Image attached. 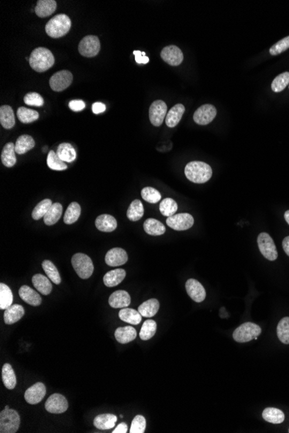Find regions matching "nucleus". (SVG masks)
Here are the masks:
<instances>
[{
    "label": "nucleus",
    "instance_id": "nucleus-48",
    "mask_svg": "<svg viewBox=\"0 0 289 433\" xmlns=\"http://www.w3.org/2000/svg\"><path fill=\"white\" fill-rule=\"evenodd\" d=\"M160 210L162 215L170 217L171 215H174L178 210V203L171 198H165L161 201Z\"/></svg>",
    "mask_w": 289,
    "mask_h": 433
},
{
    "label": "nucleus",
    "instance_id": "nucleus-30",
    "mask_svg": "<svg viewBox=\"0 0 289 433\" xmlns=\"http://www.w3.org/2000/svg\"><path fill=\"white\" fill-rule=\"evenodd\" d=\"M1 161L4 166L11 168L14 166L17 162L16 157V151H15V145L13 143H7L2 151L1 153Z\"/></svg>",
    "mask_w": 289,
    "mask_h": 433
},
{
    "label": "nucleus",
    "instance_id": "nucleus-2",
    "mask_svg": "<svg viewBox=\"0 0 289 433\" xmlns=\"http://www.w3.org/2000/svg\"><path fill=\"white\" fill-rule=\"evenodd\" d=\"M29 62L33 70L42 73L52 68L55 63V57L49 49L39 47L32 51Z\"/></svg>",
    "mask_w": 289,
    "mask_h": 433
},
{
    "label": "nucleus",
    "instance_id": "nucleus-20",
    "mask_svg": "<svg viewBox=\"0 0 289 433\" xmlns=\"http://www.w3.org/2000/svg\"><path fill=\"white\" fill-rule=\"evenodd\" d=\"M95 227L101 232H113L117 228V221L110 215H99L95 220Z\"/></svg>",
    "mask_w": 289,
    "mask_h": 433
},
{
    "label": "nucleus",
    "instance_id": "nucleus-25",
    "mask_svg": "<svg viewBox=\"0 0 289 433\" xmlns=\"http://www.w3.org/2000/svg\"><path fill=\"white\" fill-rule=\"evenodd\" d=\"M115 336L117 342L122 344H125L135 339L137 332L136 329L132 326H125V327H120L116 329Z\"/></svg>",
    "mask_w": 289,
    "mask_h": 433
},
{
    "label": "nucleus",
    "instance_id": "nucleus-9",
    "mask_svg": "<svg viewBox=\"0 0 289 433\" xmlns=\"http://www.w3.org/2000/svg\"><path fill=\"white\" fill-rule=\"evenodd\" d=\"M73 81V75L68 70H62L54 74L49 79V86L55 92L65 90Z\"/></svg>",
    "mask_w": 289,
    "mask_h": 433
},
{
    "label": "nucleus",
    "instance_id": "nucleus-1",
    "mask_svg": "<svg viewBox=\"0 0 289 433\" xmlns=\"http://www.w3.org/2000/svg\"><path fill=\"white\" fill-rule=\"evenodd\" d=\"M185 174L192 183L205 184L212 177V169L205 162L192 161L185 166Z\"/></svg>",
    "mask_w": 289,
    "mask_h": 433
},
{
    "label": "nucleus",
    "instance_id": "nucleus-23",
    "mask_svg": "<svg viewBox=\"0 0 289 433\" xmlns=\"http://www.w3.org/2000/svg\"><path fill=\"white\" fill-rule=\"evenodd\" d=\"M116 422V416L111 413H104L94 418V426L99 430H110L115 427Z\"/></svg>",
    "mask_w": 289,
    "mask_h": 433
},
{
    "label": "nucleus",
    "instance_id": "nucleus-27",
    "mask_svg": "<svg viewBox=\"0 0 289 433\" xmlns=\"http://www.w3.org/2000/svg\"><path fill=\"white\" fill-rule=\"evenodd\" d=\"M125 277V271L124 269H115L110 271L105 274L103 277V282L105 285L108 287H115L119 284H121L123 279Z\"/></svg>",
    "mask_w": 289,
    "mask_h": 433
},
{
    "label": "nucleus",
    "instance_id": "nucleus-7",
    "mask_svg": "<svg viewBox=\"0 0 289 433\" xmlns=\"http://www.w3.org/2000/svg\"><path fill=\"white\" fill-rule=\"evenodd\" d=\"M257 244L261 254L270 261H274L278 258L275 242L267 233H261L257 238Z\"/></svg>",
    "mask_w": 289,
    "mask_h": 433
},
{
    "label": "nucleus",
    "instance_id": "nucleus-58",
    "mask_svg": "<svg viewBox=\"0 0 289 433\" xmlns=\"http://www.w3.org/2000/svg\"><path fill=\"white\" fill-rule=\"evenodd\" d=\"M284 217H285L286 222H288V224H289V210H287L285 212Z\"/></svg>",
    "mask_w": 289,
    "mask_h": 433
},
{
    "label": "nucleus",
    "instance_id": "nucleus-55",
    "mask_svg": "<svg viewBox=\"0 0 289 433\" xmlns=\"http://www.w3.org/2000/svg\"><path fill=\"white\" fill-rule=\"evenodd\" d=\"M106 110V106L101 102H96L92 106V111L95 115H99Z\"/></svg>",
    "mask_w": 289,
    "mask_h": 433
},
{
    "label": "nucleus",
    "instance_id": "nucleus-32",
    "mask_svg": "<svg viewBox=\"0 0 289 433\" xmlns=\"http://www.w3.org/2000/svg\"><path fill=\"white\" fill-rule=\"evenodd\" d=\"M56 154L63 162L68 163H71L77 158V152L70 143L61 144L57 148Z\"/></svg>",
    "mask_w": 289,
    "mask_h": 433
},
{
    "label": "nucleus",
    "instance_id": "nucleus-38",
    "mask_svg": "<svg viewBox=\"0 0 289 433\" xmlns=\"http://www.w3.org/2000/svg\"><path fill=\"white\" fill-rule=\"evenodd\" d=\"M144 212L145 210H144L142 202L137 199V200L132 201V203L129 206L126 216L130 221L137 222L142 218Z\"/></svg>",
    "mask_w": 289,
    "mask_h": 433
},
{
    "label": "nucleus",
    "instance_id": "nucleus-17",
    "mask_svg": "<svg viewBox=\"0 0 289 433\" xmlns=\"http://www.w3.org/2000/svg\"><path fill=\"white\" fill-rule=\"evenodd\" d=\"M127 260H128L127 253L125 250L120 247H115L113 249L109 250L105 257L106 264L109 267H120L126 263Z\"/></svg>",
    "mask_w": 289,
    "mask_h": 433
},
{
    "label": "nucleus",
    "instance_id": "nucleus-59",
    "mask_svg": "<svg viewBox=\"0 0 289 433\" xmlns=\"http://www.w3.org/2000/svg\"><path fill=\"white\" fill-rule=\"evenodd\" d=\"M4 409H6V410H7V409H10V407H9V405H5V407H4Z\"/></svg>",
    "mask_w": 289,
    "mask_h": 433
},
{
    "label": "nucleus",
    "instance_id": "nucleus-14",
    "mask_svg": "<svg viewBox=\"0 0 289 433\" xmlns=\"http://www.w3.org/2000/svg\"><path fill=\"white\" fill-rule=\"evenodd\" d=\"M161 58L171 66H178L183 63L184 55L181 49L175 45L166 46L162 49Z\"/></svg>",
    "mask_w": 289,
    "mask_h": 433
},
{
    "label": "nucleus",
    "instance_id": "nucleus-10",
    "mask_svg": "<svg viewBox=\"0 0 289 433\" xmlns=\"http://www.w3.org/2000/svg\"><path fill=\"white\" fill-rule=\"evenodd\" d=\"M166 224L176 231H185L193 226L194 218L188 213H181L168 217Z\"/></svg>",
    "mask_w": 289,
    "mask_h": 433
},
{
    "label": "nucleus",
    "instance_id": "nucleus-46",
    "mask_svg": "<svg viewBox=\"0 0 289 433\" xmlns=\"http://www.w3.org/2000/svg\"><path fill=\"white\" fill-rule=\"evenodd\" d=\"M277 336L282 343L289 344V317L286 316L279 322L277 325Z\"/></svg>",
    "mask_w": 289,
    "mask_h": 433
},
{
    "label": "nucleus",
    "instance_id": "nucleus-41",
    "mask_svg": "<svg viewBox=\"0 0 289 433\" xmlns=\"http://www.w3.org/2000/svg\"><path fill=\"white\" fill-rule=\"evenodd\" d=\"M157 330V323L152 319H148L143 323L142 328L139 332V337L143 341H147L154 337Z\"/></svg>",
    "mask_w": 289,
    "mask_h": 433
},
{
    "label": "nucleus",
    "instance_id": "nucleus-8",
    "mask_svg": "<svg viewBox=\"0 0 289 433\" xmlns=\"http://www.w3.org/2000/svg\"><path fill=\"white\" fill-rule=\"evenodd\" d=\"M79 53L85 57L97 56L101 49V42L95 36H87L82 39L78 46Z\"/></svg>",
    "mask_w": 289,
    "mask_h": 433
},
{
    "label": "nucleus",
    "instance_id": "nucleus-35",
    "mask_svg": "<svg viewBox=\"0 0 289 433\" xmlns=\"http://www.w3.org/2000/svg\"><path fill=\"white\" fill-rule=\"evenodd\" d=\"M2 380L5 388L9 390L14 389L17 385V377L11 364H4L2 368Z\"/></svg>",
    "mask_w": 289,
    "mask_h": 433
},
{
    "label": "nucleus",
    "instance_id": "nucleus-36",
    "mask_svg": "<svg viewBox=\"0 0 289 433\" xmlns=\"http://www.w3.org/2000/svg\"><path fill=\"white\" fill-rule=\"evenodd\" d=\"M63 214V206L59 202L53 203L51 208H49V211L47 212L45 216L43 217V221L47 226H52L56 224L59 221Z\"/></svg>",
    "mask_w": 289,
    "mask_h": 433
},
{
    "label": "nucleus",
    "instance_id": "nucleus-16",
    "mask_svg": "<svg viewBox=\"0 0 289 433\" xmlns=\"http://www.w3.org/2000/svg\"><path fill=\"white\" fill-rule=\"evenodd\" d=\"M185 288L190 298H192L193 301L201 303L206 299V289L199 281L190 278L185 284Z\"/></svg>",
    "mask_w": 289,
    "mask_h": 433
},
{
    "label": "nucleus",
    "instance_id": "nucleus-44",
    "mask_svg": "<svg viewBox=\"0 0 289 433\" xmlns=\"http://www.w3.org/2000/svg\"><path fill=\"white\" fill-rule=\"evenodd\" d=\"M47 164L49 167V169L53 170H65L68 169L65 162H63V160L60 158L58 155L55 153L54 151H50L48 157H47Z\"/></svg>",
    "mask_w": 289,
    "mask_h": 433
},
{
    "label": "nucleus",
    "instance_id": "nucleus-5",
    "mask_svg": "<svg viewBox=\"0 0 289 433\" xmlns=\"http://www.w3.org/2000/svg\"><path fill=\"white\" fill-rule=\"evenodd\" d=\"M71 263L77 275L83 279L90 277L94 273V265L92 260L84 253H76L72 257Z\"/></svg>",
    "mask_w": 289,
    "mask_h": 433
},
{
    "label": "nucleus",
    "instance_id": "nucleus-26",
    "mask_svg": "<svg viewBox=\"0 0 289 433\" xmlns=\"http://www.w3.org/2000/svg\"><path fill=\"white\" fill-rule=\"evenodd\" d=\"M49 277L42 274H36L32 277V283L36 289L42 295H49L52 291V284Z\"/></svg>",
    "mask_w": 289,
    "mask_h": 433
},
{
    "label": "nucleus",
    "instance_id": "nucleus-53",
    "mask_svg": "<svg viewBox=\"0 0 289 433\" xmlns=\"http://www.w3.org/2000/svg\"><path fill=\"white\" fill-rule=\"evenodd\" d=\"M133 55L135 56L136 63L139 64H147L149 63V58L146 56V53L139 50H134Z\"/></svg>",
    "mask_w": 289,
    "mask_h": 433
},
{
    "label": "nucleus",
    "instance_id": "nucleus-22",
    "mask_svg": "<svg viewBox=\"0 0 289 433\" xmlns=\"http://www.w3.org/2000/svg\"><path fill=\"white\" fill-rule=\"evenodd\" d=\"M4 311V322L9 325L18 322L25 315V309L20 305H12Z\"/></svg>",
    "mask_w": 289,
    "mask_h": 433
},
{
    "label": "nucleus",
    "instance_id": "nucleus-19",
    "mask_svg": "<svg viewBox=\"0 0 289 433\" xmlns=\"http://www.w3.org/2000/svg\"><path fill=\"white\" fill-rule=\"evenodd\" d=\"M20 298L32 306H39L42 304V298L39 293L28 285H23L18 291Z\"/></svg>",
    "mask_w": 289,
    "mask_h": 433
},
{
    "label": "nucleus",
    "instance_id": "nucleus-45",
    "mask_svg": "<svg viewBox=\"0 0 289 433\" xmlns=\"http://www.w3.org/2000/svg\"><path fill=\"white\" fill-rule=\"evenodd\" d=\"M52 204V201L50 199H44L42 201H40L32 211V218L34 220H40L41 218H43L47 214V212L49 211V208H51Z\"/></svg>",
    "mask_w": 289,
    "mask_h": 433
},
{
    "label": "nucleus",
    "instance_id": "nucleus-42",
    "mask_svg": "<svg viewBox=\"0 0 289 433\" xmlns=\"http://www.w3.org/2000/svg\"><path fill=\"white\" fill-rule=\"evenodd\" d=\"M42 267L43 271L45 272L47 277H49L54 284H59L61 283L62 279H61L59 272L57 270L56 266L50 260H44L42 262Z\"/></svg>",
    "mask_w": 289,
    "mask_h": 433
},
{
    "label": "nucleus",
    "instance_id": "nucleus-61",
    "mask_svg": "<svg viewBox=\"0 0 289 433\" xmlns=\"http://www.w3.org/2000/svg\"></svg>",
    "mask_w": 289,
    "mask_h": 433
},
{
    "label": "nucleus",
    "instance_id": "nucleus-49",
    "mask_svg": "<svg viewBox=\"0 0 289 433\" xmlns=\"http://www.w3.org/2000/svg\"><path fill=\"white\" fill-rule=\"evenodd\" d=\"M141 197L145 201L150 203H157L161 199V193L152 187L144 188L141 191Z\"/></svg>",
    "mask_w": 289,
    "mask_h": 433
},
{
    "label": "nucleus",
    "instance_id": "nucleus-34",
    "mask_svg": "<svg viewBox=\"0 0 289 433\" xmlns=\"http://www.w3.org/2000/svg\"><path fill=\"white\" fill-rule=\"evenodd\" d=\"M119 317L123 322H128L132 325H138L141 322L142 315L136 310L130 308H122L119 312Z\"/></svg>",
    "mask_w": 289,
    "mask_h": 433
},
{
    "label": "nucleus",
    "instance_id": "nucleus-40",
    "mask_svg": "<svg viewBox=\"0 0 289 433\" xmlns=\"http://www.w3.org/2000/svg\"><path fill=\"white\" fill-rule=\"evenodd\" d=\"M13 294L10 287L6 284H0V309L6 310L12 305Z\"/></svg>",
    "mask_w": 289,
    "mask_h": 433
},
{
    "label": "nucleus",
    "instance_id": "nucleus-6",
    "mask_svg": "<svg viewBox=\"0 0 289 433\" xmlns=\"http://www.w3.org/2000/svg\"><path fill=\"white\" fill-rule=\"evenodd\" d=\"M261 333L260 326L254 322H245L234 331L233 338L237 343H248L251 340L257 339Z\"/></svg>",
    "mask_w": 289,
    "mask_h": 433
},
{
    "label": "nucleus",
    "instance_id": "nucleus-15",
    "mask_svg": "<svg viewBox=\"0 0 289 433\" xmlns=\"http://www.w3.org/2000/svg\"><path fill=\"white\" fill-rule=\"evenodd\" d=\"M46 387L42 382H38L29 388L25 393V399L31 405H36L45 397Z\"/></svg>",
    "mask_w": 289,
    "mask_h": 433
},
{
    "label": "nucleus",
    "instance_id": "nucleus-29",
    "mask_svg": "<svg viewBox=\"0 0 289 433\" xmlns=\"http://www.w3.org/2000/svg\"><path fill=\"white\" fill-rule=\"evenodd\" d=\"M34 146H35V141L32 136L25 134L18 137L17 142L15 144V151L18 155H23L33 149Z\"/></svg>",
    "mask_w": 289,
    "mask_h": 433
},
{
    "label": "nucleus",
    "instance_id": "nucleus-28",
    "mask_svg": "<svg viewBox=\"0 0 289 433\" xmlns=\"http://www.w3.org/2000/svg\"><path fill=\"white\" fill-rule=\"evenodd\" d=\"M159 310H160V302L155 298H152L139 305L138 312L142 316L153 317L157 314Z\"/></svg>",
    "mask_w": 289,
    "mask_h": 433
},
{
    "label": "nucleus",
    "instance_id": "nucleus-50",
    "mask_svg": "<svg viewBox=\"0 0 289 433\" xmlns=\"http://www.w3.org/2000/svg\"><path fill=\"white\" fill-rule=\"evenodd\" d=\"M289 49V36L280 40L278 42L272 46L269 49V53L272 56H278L280 54Z\"/></svg>",
    "mask_w": 289,
    "mask_h": 433
},
{
    "label": "nucleus",
    "instance_id": "nucleus-4",
    "mask_svg": "<svg viewBox=\"0 0 289 433\" xmlns=\"http://www.w3.org/2000/svg\"><path fill=\"white\" fill-rule=\"evenodd\" d=\"M20 426V417L13 409H4L0 413V433H15Z\"/></svg>",
    "mask_w": 289,
    "mask_h": 433
},
{
    "label": "nucleus",
    "instance_id": "nucleus-3",
    "mask_svg": "<svg viewBox=\"0 0 289 433\" xmlns=\"http://www.w3.org/2000/svg\"><path fill=\"white\" fill-rule=\"evenodd\" d=\"M71 28V20L65 14L56 15L45 26L46 33L52 39H59L68 34Z\"/></svg>",
    "mask_w": 289,
    "mask_h": 433
},
{
    "label": "nucleus",
    "instance_id": "nucleus-13",
    "mask_svg": "<svg viewBox=\"0 0 289 433\" xmlns=\"http://www.w3.org/2000/svg\"><path fill=\"white\" fill-rule=\"evenodd\" d=\"M216 116V108L213 105L206 104L197 109L193 115V119L199 125H206L212 122Z\"/></svg>",
    "mask_w": 289,
    "mask_h": 433
},
{
    "label": "nucleus",
    "instance_id": "nucleus-43",
    "mask_svg": "<svg viewBox=\"0 0 289 433\" xmlns=\"http://www.w3.org/2000/svg\"><path fill=\"white\" fill-rule=\"evenodd\" d=\"M17 116L22 123L30 124L39 119V114L35 110L21 107L18 109Z\"/></svg>",
    "mask_w": 289,
    "mask_h": 433
},
{
    "label": "nucleus",
    "instance_id": "nucleus-54",
    "mask_svg": "<svg viewBox=\"0 0 289 433\" xmlns=\"http://www.w3.org/2000/svg\"><path fill=\"white\" fill-rule=\"evenodd\" d=\"M69 107L72 111L80 112L85 108V103H84V101H81V100H74L69 103Z\"/></svg>",
    "mask_w": 289,
    "mask_h": 433
},
{
    "label": "nucleus",
    "instance_id": "nucleus-60",
    "mask_svg": "<svg viewBox=\"0 0 289 433\" xmlns=\"http://www.w3.org/2000/svg\"></svg>",
    "mask_w": 289,
    "mask_h": 433
},
{
    "label": "nucleus",
    "instance_id": "nucleus-37",
    "mask_svg": "<svg viewBox=\"0 0 289 433\" xmlns=\"http://www.w3.org/2000/svg\"><path fill=\"white\" fill-rule=\"evenodd\" d=\"M262 418L268 423L278 425L285 420V414L282 411L274 407H268L262 412Z\"/></svg>",
    "mask_w": 289,
    "mask_h": 433
},
{
    "label": "nucleus",
    "instance_id": "nucleus-12",
    "mask_svg": "<svg viewBox=\"0 0 289 433\" xmlns=\"http://www.w3.org/2000/svg\"><path fill=\"white\" fill-rule=\"evenodd\" d=\"M68 408V400L63 395L60 394L50 395L45 403L46 411L54 414L63 413L66 412Z\"/></svg>",
    "mask_w": 289,
    "mask_h": 433
},
{
    "label": "nucleus",
    "instance_id": "nucleus-11",
    "mask_svg": "<svg viewBox=\"0 0 289 433\" xmlns=\"http://www.w3.org/2000/svg\"><path fill=\"white\" fill-rule=\"evenodd\" d=\"M167 115V106L163 101H155L149 108V118L154 126H161Z\"/></svg>",
    "mask_w": 289,
    "mask_h": 433
},
{
    "label": "nucleus",
    "instance_id": "nucleus-57",
    "mask_svg": "<svg viewBox=\"0 0 289 433\" xmlns=\"http://www.w3.org/2000/svg\"><path fill=\"white\" fill-rule=\"evenodd\" d=\"M282 246H283V249L285 251V253H287V255L289 256V236L286 237L285 239H283Z\"/></svg>",
    "mask_w": 289,
    "mask_h": 433
},
{
    "label": "nucleus",
    "instance_id": "nucleus-33",
    "mask_svg": "<svg viewBox=\"0 0 289 433\" xmlns=\"http://www.w3.org/2000/svg\"><path fill=\"white\" fill-rule=\"evenodd\" d=\"M144 230L150 236H162L165 233V227L156 219L149 218L144 222Z\"/></svg>",
    "mask_w": 289,
    "mask_h": 433
},
{
    "label": "nucleus",
    "instance_id": "nucleus-52",
    "mask_svg": "<svg viewBox=\"0 0 289 433\" xmlns=\"http://www.w3.org/2000/svg\"><path fill=\"white\" fill-rule=\"evenodd\" d=\"M24 101H25V104L28 105V106H33V107H42L44 104L43 98L35 92L26 94L24 98Z\"/></svg>",
    "mask_w": 289,
    "mask_h": 433
},
{
    "label": "nucleus",
    "instance_id": "nucleus-39",
    "mask_svg": "<svg viewBox=\"0 0 289 433\" xmlns=\"http://www.w3.org/2000/svg\"><path fill=\"white\" fill-rule=\"evenodd\" d=\"M81 211L82 210H81V206L79 203H77L76 201L71 202L70 206L67 208L65 215L63 217V221L65 222V224L71 225L77 222L80 217Z\"/></svg>",
    "mask_w": 289,
    "mask_h": 433
},
{
    "label": "nucleus",
    "instance_id": "nucleus-47",
    "mask_svg": "<svg viewBox=\"0 0 289 433\" xmlns=\"http://www.w3.org/2000/svg\"><path fill=\"white\" fill-rule=\"evenodd\" d=\"M289 85V72L279 75L272 82L271 88L275 93H281Z\"/></svg>",
    "mask_w": 289,
    "mask_h": 433
},
{
    "label": "nucleus",
    "instance_id": "nucleus-21",
    "mask_svg": "<svg viewBox=\"0 0 289 433\" xmlns=\"http://www.w3.org/2000/svg\"><path fill=\"white\" fill-rule=\"evenodd\" d=\"M185 108L184 105L177 104L170 109L165 117V124L168 127H175L181 120L185 114Z\"/></svg>",
    "mask_w": 289,
    "mask_h": 433
},
{
    "label": "nucleus",
    "instance_id": "nucleus-24",
    "mask_svg": "<svg viewBox=\"0 0 289 433\" xmlns=\"http://www.w3.org/2000/svg\"><path fill=\"white\" fill-rule=\"evenodd\" d=\"M56 9L55 0H39L35 8L36 14L40 18H47L52 15Z\"/></svg>",
    "mask_w": 289,
    "mask_h": 433
},
{
    "label": "nucleus",
    "instance_id": "nucleus-18",
    "mask_svg": "<svg viewBox=\"0 0 289 433\" xmlns=\"http://www.w3.org/2000/svg\"><path fill=\"white\" fill-rule=\"evenodd\" d=\"M108 303L112 308H126L131 304V297L125 291H116L109 297Z\"/></svg>",
    "mask_w": 289,
    "mask_h": 433
},
{
    "label": "nucleus",
    "instance_id": "nucleus-51",
    "mask_svg": "<svg viewBox=\"0 0 289 433\" xmlns=\"http://www.w3.org/2000/svg\"><path fill=\"white\" fill-rule=\"evenodd\" d=\"M146 426H147L146 419L143 416L137 415L132 420L130 433H144L146 430Z\"/></svg>",
    "mask_w": 289,
    "mask_h": 433
},
{
    "label": "nucleus",
    "instance_id": "nucleus-31",
    "mask_svg": "<svg viewBox=\"0 0 289 433\" xmlns=\"http://www.w3.org/2000/svg\"><path fill=\"white\" fill-rule=\"evenodd\" d=\"M0 123L5 129H11L14 126V112L10 106L5 105L0 108Z\"/></svg>",
    "mask_w": 289,
    "mask_h": 433
},
{
    "label": "nucleus",
    "instance_id": "nucleus-56",
    "mask_svg": "<svg viewBox=\"0 0 289 433\" xmlns=\"http://www.w3.org/2000/svg\"><path fill=\"white\" fill-rule=\"evenodd\" d=\"M127 430H128V427H127V425L125 424V423H121L118 426H116V428L114 430V432H112L113 433H127Z\"/></svg>",
    "mask_w": 289,
    "mask_h": 433
}]
</instances>
